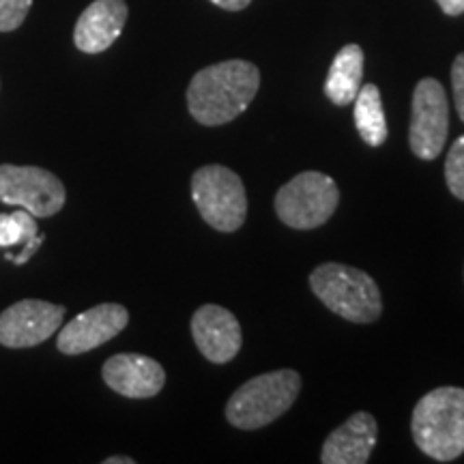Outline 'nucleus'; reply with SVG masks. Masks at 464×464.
<instances>
[{
  "mask_svg": "<svg viewBox=\"0 0 464 464\" xmlns=\"http://www.w3.org/2000/svg\"><path fill=\"white\" fill-rule=\"evenodd\" d=\"M260 89L254 63L232 58L200 69L188 86L189 114L205 127H219L246 112Z\"/></svg>",
  "mask_w": 464,
  "mask_h": 464,
  "instance_id": "obj_1",
  "label": "nucleus"
},
{
  "mask_svg": "<svg viewBox=\"0 0 464 464\" xmlns=\"http://www.w3.org/2000/svg\"><path fill=\"white\" fill-rule=\"evenodd\" d=\"M415 445L437 462L464 454V390L437 387L415 404L411 417Z\"/></svg>",
  "mask_w": 464,
  "mask_h": 464,
  "instance_id": "obj_2",
  "label": "nucleus"
},
{
  "mask_svg": "<svg viewBox=\"0 0 464 464\" xmlns=\"http://www.w3.org/2000/svg\"><path fill=\"white\" fill-rule=\"evenodd\" d=\"M310 288L334 314L357 324L376 323L382 314L379 284L357 266L323 263L310 274Z\"/></svg>",
  "mask_w": 464,
  "mask_h": 464,
  "instance_id": "obj_3",
  "label": "nucleus"
},
{
  "mask_svg": "<svg viewBox=\"0 0 464 464\" xmlns=\"http://www.w3.org/2000/svg\"><path fill=\"white\" fill-rule=\"evenodd\" d=\"M301 376L282 368L254 376L232 393L226 404V420L239 430H258L269 426L297 402Z\"/></svg>",
  "mask_w": 464,
  "mask_h": 464,
  "instance_id": "obj_4",
  "label": "nucleus"
},
{
  "mask_svg": "<svg viewBox=\"0 0 464 464\" xmlns=\"http://www.w3.org/2000/svg\"><path fill=\"white\" fill-rule=\"evenodd\" d=\"M191 198L202 219L218 232H235L246 224V185L230 168L219 164L198 168L191 177Z\"/></svg>",
  "mask_w": 464,
  "mask_h": 464,
  "instance_id": "obj_5",
  "label": "nucleus"
},
{
  "mask_svg": "<svg viewBox=\"0 0 464 464\" xmlns=\"http://www.w3.org/2000/svg\"><path fill=\"white\" fill-rule=\"evenodd\" d=\"M340 205L332 177L316 170L299 172L276 194V213L288 228L314 230L327 224Z\"/></svg>",
  "mask_w": 464,
  "mask_h": 464,
  "instance_id": "obj_6",
  "label": "nucleus"
},
{
  "mask_svg": "<svg viewBox=\"0 0 464 464\" xmlns=\"http://www.w3.org/2000/svg\"><path fill=\"white\" fill-rule=\"evenodd\" d=\"M450 133V102L443 84L434 78L417 82L411 103L409 144L415 158L434 161L443 153Z\"/></svg>",
  "mask_w": 464,
  "mask_h": 464,
  "instance_id": "obj_7",
  "label": "nucleus"
},
{
  "mask_svg": "<svg viewBox=\"0 0 464 464\" xmlns=\"http://www.w3.org/2000/svg\"><path fill=\"white\" fill-rule=\"evenodd\" d=\"M67 191L61 179L37 166H0V202L26 208L34 218H52L65 207Z\"/></svg>",
  "mask_w": 464,
  "mask_h": 464,
  "instance_id": "obj_8",
  "label": "nucleus"
},
{
  "mask_svg": "<svg viewBox=\"0 0 464 464\" xmlns=\"http://www.w3.org/2000/svg\"><path fill=\"white\" fill-rule=\"evenodd\" d=\"M65 318V307L42 299L17 301L0 314V344L31 348L52 338Z\"/></svg>",
  "mask_w": 464,
  "mask_h": 464,
  "instance_id": "obj_9",
  "label": "nucleus"
},
{
  "mask_svg": "<svg viewBox=\"0 0 464 464\" xmlns=\"http://www.w3.org/2000/svg\"><path fill=\"white\" fill-rule=\"evenodd\" d=\"M130 323V312L121 304H100L82 312L61 329L58 351L65 355H82L116 338Z\"/></svg>",
  "mask_w": 464,
  "mask_h": 464,
  "instance_id": "obj_10",
  "label": "nucleus"
},
{
  "mask_svg": "<svg viewBox=\"0 0 464 464\" xmlns=\"http://www.w3.org/2000/svg\"><path fill=\"white\" fill-rule=\"evenodd\" d=\"M191 335L196 346L211 363H228L239 355L243 332L237 316L222 305L207 304L191 316Z\"/></svg>",
  "mask_w": 464,
  "mask_h": 464,
  "instance_id": "obj_11",
  "label": "nucleus"
},
{
  "mask_svg": "<svg viewBox=\"0 0 464 464\" xmlns=\"http://www.w3.org/2000/svg\"><path fill=\"white\" fill-rule=\"evenodd\" d=\"M103 382L125 398H155L166 385V370L160 362L138 353H121L110 357L102 370Z\"/></svg>",
  "mask_w": 464,
  "mask_h": 464,
  "instance_id": "obj_12",
  "label": "nucleus"
},
{
  "mask_svg": "<svg viewBox=\"0 0 464 464\" xmlns=\"http://www.w3.org/2000/svg\"><path fill=\"white\" fill-rule=\"evenodd\" d=\"M125 22V0H95L82 11L78 24H75V48L84 54H102L121 37Z\"/></svg>",
  "mask_w": 464,
  "mask_h": 464,
  "instance_id": "obj_13",
  "label": "nucleus"
},
{
  "mask_svg": "<svg viewBox=\"0 0 464 464\" xmlns=\"http://www.w3.org/2000/svg\"><path fill=\"white\" fill-rule=\"evenodd\" d=\"M379 437L374 415L359 411L329 434L321 451L323 464H365Z\"/></svg>",
  "mask_w": 464,
  "mask_h": 464,
  "instance_id": "obj_14",
  "label": "nucleus"
},
{
  "mask_svg": "<svg viewBox=\"0 0 464 464\" xmlns=\"http://www.w3.org/2000/svg\"><path fill=\"white\" fill-rule=\"evenodd\" d=\"M363 78V50L357 44H348L335 54L324 80V95L335 106H348L355 102Z\"/></svg>",
  "mask_w": 464,
  "mask_h": 464,
  "instance_id": "obj_15",
  "label": "nucleus"
},
{
  "mask_svg": "<svg viewBox=\"0 0 464 464\" xmlns=\"http://www.w3.org/2000/svg\"><path fill=\"white\" fill-rule=\"evenodd\" d=\"M44 235L39 232L37 219L26 208H17L15 213H0V247H20V252H5V258L14 265H24L42 247Z\"/></svg>",
  "mask_w": 464,
  "mask_h": 464,
  "instance_id": "obj_16",
  "label": "nucleus"
},
{
  "mask_svg": "<svg viewBox=\"0 0 464 464\" xmlns=\"http://www.w3.org/2000/svg\"><path fill=\"white\" fill-rule=\"evenodd\" d=\"M355 125L368 147H382L387 140V119L382 110L381 91L376 84H365L355 97Z\"/></svg>",
  "mask_w": 464,
  "mask_h": 464,
  "instance_id": "obj_17",
  "label": "nucleus"
},
{
  "mask_svg": "<svg viewBox=\"0 0 464 464\" xmlns=\"http://www.w3.org/2000/svg\"><path fill=\"white\" fill-rule=\"evenodd\" d=\"M445 181L451 196L464 200V136L456 138L445 160Z\"/></svg>",
  "mask_w": 464,
  "mask_h": 464,
  "instance_id": "obj_18",
  "label": "nucleus"
},
{
  "mask_svg": "<svg viewBox=\"0 0 464 464\" xmlns=\"http://www.w3.org/2000/svg\"><path fill=\"white\" fill-rule=\"evenodd\" d=\"M33 0H0V33H11L24 24Z\"/></svg>",
  "mask_w": 464,
  "mask_h": 464,
  "instance_id": "obj_19",
  "label": "nucleus"
},
{
  "mask_svg": "<svg viewBox=\"0 0 464 464\" xmlns=\"http://www.w3.org/2000/svg\"><path fill=\"white\" fill-rule=\"evenodd\" d=\"M451 89H454L456 112L464 123V52L456 56L454 65H451Z\"/></svg>",
  "mask_w": 464,
  "mask_h": 464,
  "instance_id": "obj_20",
  "label": "nucleus"
},
{
  "mask_svg": "<svg viewBox=\"0 0 464 464\" xmlns=\"http://www.w3.org/2000/svg\"><path fill=\"white\" fill-rule=\"evenodd\" d=\"M437 3L445 15L456 17L464 14V0H437Z\"/></svg>",
  "mask_w": 464,
  "mask_h": 464,
  "instance_id": "obj_21",
  "label": "nucleus"
},
{
  "mask_svg": "<svg viewBox=\"0 0 464 464\" xmlns=\"http://www.w3.org/2000/svg\"><path fill=\"white\" fill-rule=\"evenodd\" d=\"M211 3L226 11H241V9L249 7V3H252V0H211Z\"/></svg>",
  "mask_w": 464,
  "mask_h": 464,
  "instance_id": "obj_22",
  "label": "nucleus"
},
{
  "mask_svg": "<svg viewBox=\"0 0 464 464\" xmlns=\"http://www.w3.org/2000/svg\"><path fill=\"white\" fill-rule=\"evenodd\" d=\"M136 460L133 458H127V456H110L103 460V464H133Z\"/></svg>",
  "mask_w": 464,
  "mask_h": 464,
  "instance_id": "obj_23",
  "label": "nucleus"
}]
</instances>
